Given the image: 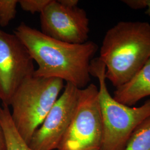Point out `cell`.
I'll return each mask as SVG.
<instances>
[{"mask_svg": "<svg viewBox=\"0 0 150 150\" xmlns=\"http://www.w3.org/2000/svg\"><path fill=\"white\" fill-rule=\"evenodd\" d=\"M13 33L37 64L34 76L59 79L79 89L90 84L91 61L98 50L95 42L88 41L74 44L61 41L23 22Z\"/></svg>", "mask_w": 150, "mask_h": 150, "instance_id": "cell-1", "label": "cell"}, {"mask_svg": "<svg viewBox=\"0 0 150 150\" xmlns=\"http://www.w3.org/2000/svg\"><path fill=\"white\" fill-rule=\"evenodd\" d=\"M150 57V23L120 21L106 33L98 58L106 80L117 88L131 80Z\"/></svg>", "mask_w": 150, "mask_h": 150, "instance_id": "cell-2", "label": "cell"}, {"mask_svg": "<svg viewBox=\"0 0 150 150\" xmlns=\"http://www.w3.org/2000/svg\"><path fill=\"white\" fill-rule=\"evenodd\" d=\"M106 69L98 57L90 64V74L99 83L98 100L103 134L100 150H123L131 135L150 116V99L139 107H130L116 100L107 88Z\"/></svg>", "mask_w": 150, "mask_h": 150, "instance_id": "cell-3", "label": "cell"}, {"mask_svg": "<svg viewBox=\"0 0 150 150\" xmlns=\"http://www.w3.org/2000/svg\"><path fill=\"white\" fill-rule=\"evenodd\" d=\"M64 81L34 75L18 87L9 106L13 122L22 138L29 145L64 88Z\"/></svg>", "mask_w": 150, "mask_h": 150, "instance_id": "cell-4", "label": "cell"}, {"mask_svg": "<svg viewBox=\"0 0 150 150\" xmlns=\"http://www.w3.org/2000/svg\"><path fill=\"white\" fill-rule=\"evenodd\" d=\"M103 126L98 88L80 89L74 115L57 150H100Z\"/></svg>", "mask_w": 150, "mask_h": 150, "instance_id": "cell-5", "label": "cell"}, {"mask_svg": "<svg viewBox=\"0 0 150 150\" xmlns=\"http://www.w3.org/2000/svg\"><path fill=\"white\" fill-rule=\"evenodd\" d=\"M27 48L13 33L0 30V100L9 106L22 83L34 75L35 69Z\"/></svg>", "mask_w": 150, "mask_h": 150, "instance_id": "cell-6", "label": "cell"}, {"mask_svg": "<svg viewBox=\"0 0 150 150\" xmlns=\"http://www.w3.org/2000/svg\"><path fill=\"white\" fill-rule=\"evenodd\" d=\"M80 90L65 83L62 92L32 136L28 145L32 150H57L74 115Z\"/></svg>", "mask_w": 150, "mask_h": 150, "instance_id": "cell-7", "label": "cell"}, {"mask_svg": "<svg viewBox=\"0 0 150 150\" xmlns=\"http://www.w3.org/2000/svg\"><path fill=\"white\" fill-rule=\"evenodd\" d=\"M41 32L67 43L81 44L88 41L90 21L86 11L79 7L67 8L52 0L40 14Z\"/></svg>", "mask_w": 150, "mask_h": 150, "instance_id": "cell-8", "label": "cell"}, {"mask_svg": "<svg viewBox=\"0 0 150 150\" xmlns=\"http://www.w3.org/2000/svg\"><path fill=\"white\" fill-rule=\"evenodd\" d=\"M148 96H150V57L131 80L116 88L113 97L118 102L132 107Z\"/></svg>", "mask_w": 150, "mask_h": 150, "instance_id": "cell-9", "label": "cell"}, {"mask_svg": "<svg viewBox=\"0 0 150 150\" xmlns=\"http://www.w3.org/2000/svg\"><path fill=\"white\" fill-rule=\"evenodd\" d=\"M0 124L5 135L7 150H33L22 138L13 122L9 106H0Z\"/></svg>", "mask_w": 150, "mask_h": 150, "instance_id": "cell-10", "label": "cell"}, {"mask_svg": "<svg viewBox=\"0 0 150 150\" xmlns=\"http://www.w3.org/2000/svg\"><path fill=\"white\" fill-rule=\"evenodd\" d=\"M123 150H150V116L135 129Z\"/></svg>", "mask_w": 150, "mask_h": 150, "instance_id": "cell-11", "label": "cell"}, {"mask_svg": "<svg viewBox=\"0 0 150 150\" xmlns=\"http://www.w3.org/2000/svg\"><path fill=\"white\" fill-rule=\"evenodd\" d=\"M18 0H0V26L6 27L15 18Z\"/></svg>", "mask_w": 150, "mask_h": 150, "instance_id": "cell-12", "label": "cell"}, {"mask_svg": "<svg viewBox=\"0 0 150 150\" xmlns=\"http://www.w3.org/2000/svg\"><path fill=\"white\" fill-rule=\"evenodd\" d=\"M52 0H19L18 5L23 11L32 14L43 12Z\"/></svg>", "mask_w": 150, "mask_h": 150, "instance_id": "cell-13", "label": "cell"}, {"mask_svg": "<svg viewBox=\"0 0 150 150\" xmlns=\"http://www.w3.org/2000/svg\"><path fill=\"white\" fill-rule=\"evenodd\" d=\"M123 4L134 10L147 8L145 14L150 16V0H123Z\"/></svg>", "mask_w": 150, "mask_h": 150, "instance_id": "cell-14", "label": "cell"}, {"mask_svg": "<svg viewBox=\"0 0 150 150\" xmlns=\"http://www.w3.org/2000/svg\"><path fill=\"white\" fill-rule=\"evenodd\" d=\"M61 5L67 8H75L78 6L79 1L78 0H58Z\"/></svg>", "mask_w": 150, "mask_h": 150, "instance_id": "cell-15", "label": "cell"}, {"mask_svg": "<svg viewBox=\"0 0 150 150\" xmlns=\"http://www.w3.org/2000/svg\"><path fill=\"white\" fill-rule=\"evenodd\" d=\"M0 150H7L5 135L0 124Z\"/></svg>", "mask_w": 150, "mask_h": 150, "instance_id": "cell-16", "label": "cell"}]
</instances>
